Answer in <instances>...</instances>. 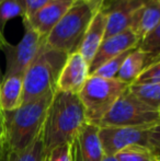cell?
I'll use <instances>...</instances> for the list:
<instances>
[{
    "label": "cell",
    "instance_id": "cell-1",
    "mask_svg": "<svg viewBox=\"0 0 160 161\" xmlns=\"http://www.w3.org/2000/svg\"><path fill=\"white\" fill-rule=\"evenodd\" d=\"M86 123L85 108L78 93L56 90L43 126L46 155L55 147L71 144Z\"/></svg>",
    "mask_w": 160,
    "mask_h": 161
},
{
    "label": "cell",
    "instance_id": "cell-2",
    "mask_svg": "<svg viewBox=\"0 0 160 161\" xmlns=\"http://www.w3.org/2000/svg\"><path fill=\"white\" fill-rule=\"evenodd\" d=\"M54 92L21 104L11 112H3L4 145L15 151L28 148L40 135L46 119Z\"/></svg>",
    "mask_w": 160,
    "mask_h": 161
},
{
    "label": "cell",
    "instance_id": "cell-3",
    "mask_svg": "<svg viewBox=\"0 0 160 161\" xmlns=\"http://www.w3.org/2000/svg\"><path fill=\"white\" fill-rule=\"evenodd\" d=\"M104 0H75L45 40L49 48L67 55L77 52L82 37Z\"/></svg>",
    "mask_w": 160,
    "mask_h": 161
},
{
    "label": "cell",
    "instance_id": "cell-4",
    "mask_svg": "<svg viewBox=\"0 0 160 161\" xmlns=\"http://www.w3.org/2000/svg\"><path fill=\"white\" fill-rule=\"evenodd\" d=\"M67 56V54L49 48L46 44L43 46L23 76L22 104L56 91V83Z\"/></svg>",
    "mask_w": 160,
    "mask_h": 161
},
{
    "label": "cell",
    "instance_id": "cell-5",
    "mask_svg": "<svg viewBox=\"0 0 160 161\" xmlns=\"http://www.w3.org/2000/svg\"><path fill=\"white\" fill-rule=\"evenodd\" d=\"M128 88L118 79L89 76L78 96L85 108L87 123L96 125Z\"/></svg>",
    "mask_w": 160,
    "mask_h": 161
},
{
    "label": "cell",
    "instance_id": "cell-6",
    "mask_svg": "<svg viewBox=\"0 0 160 161\" xmlns=\"http://www.w3.org/2000/svg\"><path fill=\"white\" fill-rule=\"evenodd\" d=\"M160 122V111L147 105L126 89L110 111L96 124L104 126H155Z\"/></svg>",
    "mask_w": 160,
    "mask_h": 161
},
{
    "label": "cell",
    "instance_id": "cell-7",
    "mask_svg": "<svg viewBox=\"0 0 160 161\" xmlns=\"http://www.w3.org/2000/svg\"><path fill=\"white\" fill-rule=\"evenodd\" d=\"M24 35L18 44L13 45L7 41L1 46L7 60L6 72L2 78L10 76H24L28 68L35 60L41 49L45 45L46 38L41 36L30 24L23 21Z\"/></svg>",
    "mask_w": 160,
    "mask_h": 161
},
{
    "label": "cell",
    "instance_id": "cell-8",
    "mask_svg": "<svg viewBox=\"0 0 160 161\" xmlns=\"http://www.w3.org/2000/svg\"><path fill=\"white\" fill-rule=\"evenodd\" d=\"M154 126L99 127V138L105 156H115L119 151L133 145L149 147V134Z\"/></svg>",
    "mask_w": 160,
    "mask_h": 161
},
{
    "label": "cell",
    "instance_id": "cell-9",
    "mask_svg": "<svg viewBox=\"0 0 160 161\" xmlns=\"http://www.w3.org/2000/svg\"><path fill=\"white\" fill-rule=\"evenodd\" d=\"M139 43H141V38L130 29H126L125 31L116 34V35L104 38L102 44L99 47L96 56L89 65L90 75L96 71L100 66L111 60L112 58L127 51L137 48Z\"/></svg>",
    "mask_w": 160,
    "mask_h": 161
},
{
    "label": "cell",
    "instance_id": "cell-10",
    "mask_svg": "<svg viewBox=\"0 0 160 161\" xmlns=\"http://www.w3.org/2000/svg\"><path fill=\"white\" fill-rule=\"evenodd\" d=\"M89 64L79 52H74L67 56V59L60 70L56 90L69 93H79L89 78Z\"/></svg>",
    "mask_w": 160,
    "mask_h": 161
},
{
    "label": "cell",
    "instance_id": "cell-11",
    "mask_svg": "<svg viewBox=\"0 0 160 161\" xmlns=\"http://www.w3.org/2000/svg\"><path fill=\"white\" fill-rule=\"evenodd\" d=\"M71 161H102L104 157L99 138V126L86 123L70 144Z\"/></svg>",
    "mask_w": 160,
    "mask_h": 161
},
{
    "label": "cell",
    "instance_id": "cell-12",
    "mask_svg": "<svg viewBox=\"0 0 160 161\" xmlns=\"http://www.w3.org/2000/svg\"><path fill=\"white\" fill-rule=\"evenodd\" d=\"M146 0H112L109 6L103 2L102 9L108 13V25L105 38L130 29L135 11Z\"/></svg>",
    "mask_w": 160,
    "mask_h": 161
},
{
    "label": "cell",
    "instance_id": "cell-13",
    "mask_svg": "<svg viewBox=\"0 0 160 161\" xmlns=\"http://www.w3.org/2000/svg\"><path fill=\"white\" fill-rule=\"evenodd\" d=\"M75 0H56L43 7L30 18L23 19L41 36L46 38L51 31L59 22Z\"/></svg>",
    "mask_w": 160,
    "mask_h": 161
},
{
    "label": "cell",
    "instance_id": "cell-14",
    "mask_svg": "<svg viewBox=\"0 0 160 161\" xmlns=\"http://www.w3.org/2000/svg\"><path fill=\"white\" fill-rule=\"evenodd\" d=\"M108 25V13L101 8V10L94 15L91 23L89 24L82 41L80 43V46L77 52H79L83 56L88 64L92 62L93 57L96 56L100 45L105 38Z\"/></svg>",
    "mask_w": 160,
    "mask_h": 161
},
{
    "label": "cell",
    "instance_id": "cell-15",
    "mask_svg": "<svg viewBox=\"0 0 160 161\" xmlns=\"http://www.w3.org/2000/svg\"><path fill=\"white\" fill-rule=\"evenodd\" d=\"M160 23V0H146L136 11L130 21V29L141 41Z\"/></svg>",
    "mask_w": 160,
    "mask_h": 161
},
{
    "label": "cell",
    "instance_id": "cell-16",
    "mask_svg": "<svg viewBox=\"0 0 160 161\" xmlns=\"http://www.w3.org/2000/svg\"><path fill=\"white\" fill-rule=\"evenodd\" d=\"M23 76H10L2 78L0 85V110L11 112L22 104Z\"/></svg>",
    "mask_w": 160,
    "mask_h": 161
},
{
    "label": "cell",
    "instance_id": "cell-17",
    "mask_svg": "<svg viewBox=\"0 0 160 161\" xmlns=\"http://www.w3.org/2000/svg\"><path fill=\"white\" fill-rule=\"evenodd\" d=\"M150 63L152 59L148 57L147 54L141 52L139 48L133 49L123 62L115 79L128 86L132 85Z\"/></svg>",
    "mask_w": 160,
    "mask_h": 161
},
{
    "label": "cell",
    "instance_id": "cell-18",
    "mask_svg": "<svg viewBox=\"0 0 160 161\" xmlns=\"http://www.w3.org/2000/svg\"><path fill=\"white\" fill-rule=\"evenodd\" d=\"M45 158L46 151L43 139V129L34 142L23 150H12L4 144L0 149V161H44Z\"/></svg>",
    "mask_w": 160,
    "mask_h": 161
},
{
    "label": "cell",
    "instance_id": "cell-19",
    "mask_svg": "<svg viewBox=\"0 0 160 161\" xmlns=\"http://www.w3.org/2000/svg\"><path fill=\"white\" fill-rule=\"evenodd\" d=\"M128 91L154 108H160V83H132Z\"/></svg>",
    "mask_w": 160,
    "mask_h": 161
},
{
    "label": "cell",
    "instance_id": "cell-20",
    "mask_svg": "<svg viewBox=\"0 0 160 161\" xmlns=\"http://www.w3.org/2000/svg\"><path fill=\"white\" fill-rule=\"evenodd\" d=\"M26 17L24 0H0V36L4 37L6 24L15 18Z\"/></svg>",
    "mask_w": 160,
    "mask_h": 161
},
{
    "label": "cell",
    "instance_id": "cell-21",
    "mask_svg": "<svg viewBox=\"0 0 160 161\" xmlns=\"http://www.w3.org/2000/svg\"><path fill=\"white\" fill-rule=\"evenodd\" d=\"M114 157L118 161H156V156L149 147L133 145L119 151Z\"/></svg>",
    "mask_w": 160,
    "mask_h": 161
},
{
    "label": "cell",
    "instance_id": "cell-22",
    "mask_svg": "<svg viewBox=\"0 0 160 161\" xmlns=\"http://www.w3.org/2000/svg\"><path fill=\"white\" fill-rule=\"evenodd\" d=\"M152 60L160 57V23L141 41L138 47Z\"/></svg>",
    "mask_w": 160,
    "mask_h": 161
},
{
    "label": "cell",
    "instance_id": "cell-23",
    "mask_svg": "<svg viewBox=\"0 0 160 161\" xmlns=\"http://www.w3.org/2000/svg\"><path fill=\"white\" fill-rule=\"evenodd\" d=\"M132 51H127V52H125V53L121 54V55L116 56V57L112 58L111 60H109V62H107L105 64L100 66V67L94 72H92L90 76H97V77H101V78H107V79H114L116 77V75H118L119 70L121 69V66L123 64V62L125 60V58L127 57V55Z\"/></svg>",
    "mask_w": 160,
    "mask_h": 161
},
{
    "label": "cell",
    "instance_id": "cell-24",
    "mask_svg": "<svg viewBox=\"0 0 160 161\" xmlns=\"http://www.w3.org/2000/svg\"><path fill=\"white\" fill-rule=\"evenodd\" d=\"M133 83H160V57L152 60Z\"/></svg>",
    "mask_w": 160,
    "mask_h": 161
},
{
    "label": "cell",
    "instance_id": "cell-25",
    "mask_svg": "<svg viewBox=\"0 0 160 161\" xmlns=\"http://www.w3.org/2000/svg\"><path fill=\"white\" fill-rule=\"evenodd\" d=\"M47 161H71L70 144H64L53 148L46 155Z\"/></svg>",
    "mask_w": 160,
    "mask_h": 161
},
{
    "label": "cell",
    "instance_id": "cell-26",
    "mask_svg": "<svg viewBox=\"0 0 160 161\" xmlns=\"http://www.w3.org/2000/svg\"><path fill=\"white\" fill-rule=\"evenodd\" d=\"M149 148L152 150L155 156L160 155V122L150 129Z\"/></svg>",
    "mask_w": 160,
    "mask_h": 161
},
{
    "label": "cell",
    "instance_id": "cell-27",
    "mask_svg": "<svg viewBox=\"0 0 160 161\" xmlns=\"http://www.w3.org/2000/svg\"><path fill=\"white\" fill-rule=\"evenodd\" d=\"M56 0H24L25 2V8H26V18H30L31 15L34 14L36 11H39L40 9H42L43 7L47 6L51 2H54Z\"/></svg>",
    "mask_w": 160,
    "mask_h": 161
},
{
    "label": "cell",
    "instance_id": "cell-28",
    "mask_svg": "<svg viewBox=\"0 0 160 161\" xmlns=\"http://www.w3.org/2000/svg\"><path fill=\"white\" fill-rule=\"evenodd\" d=\"M4 144V116L3 112L0 110V149Z\"/></svg>",
    "mask_w": 160,
    "mask_h": 161
},
{
    "label": "cell",
    "instance_id": "cell-29",
    "mask_svg": "<svg viewBox=\"0 0 160 161\" xmlns=\"http://www.w3.org/2000/svg\"><path fill=\"white\" fill-rule=\"evenodd\" d=\"M102 161H118V159L114 156H104Z\"/></svg>",
    "mask_w": 160,
    "mask_h": 161
},
{
    "label": "cell",
    "instance_id": "cell-30",
    "mask_svg": "<svg viewBox=\"0 0 160 161\" xmlns=\"http://www.w3.org/2000/svg\"><path fill=\"white\" fill-rule=\"evenodd\" d=\"M7 42V40L4 37H2V36H0V48H1V46L4 44V43Z\"/></svg>",
    "mask_w": 160,
    "mask_h": 161
},
{
    "label": "cell",
    "instance_id": "cell-31",
    "mask_svg": "<svg viewBox=\"0 0 160 161\" xmlns=\"http://www.w3.org/2000/svg\"><path fill=\"white\" fill-rule=\"evenodd\" d=\"M1 81H2V77H1V74H0V85H1Z\"/></svg>",
    "mask_w": 160,
    "mask_h": 161
},
{
    "label": "cell",
    "instance_id": "cell-32",
    "mask_svg": "<svg viewBox=\"0 0 160 161\" xmlns=\"http://www.w3.org/2000/svg\"><path fill=\"white\" fill-rule=\"evenodd\" d=\"M156 158H157V159H158V160H160V155H158V156H156Z\"/></svg>",
    "mask_w": 160,
    "mask_h": 161
},
{
    "label": "cell",
    "instance_id": "cell-33",
    "mask_svg": "<svg viewBox=\"0 0 160 161\" xmlns=\"http://www.w3.org/2000/svg\"><path fill=\"white\" fill-rule=\"evenodd\" d=\"M85 1H92V0H85Z\"/></svg>",
    "mask_w": 160,
    "mask_h": 161
},
{
    "label": "cell",
    "instance_id": "cell-34",
    "mask_svg": "<svg viewBox=\"0 0 160 161\" xmlns=\"http://www.w3.org/2000/svg\"><path fill=\"white\" fill-rule=\"evenodd\" d=\"M156 161H160V160H158V159H157V158H156Z\"/></svg>",
    "mask_w": 160,
    "mask_h": 161
},
{
    "label": "cell",
    "instance_id": "cell-35",
    "mask_svg": "<svg viewBox=\"0 0 160 161\" xmlns=\"http://www.w3.org/2000/svg\"><path fill=\"white\" fill-rule=\"evenodd\" d=\"M44 161H47V159H46V158H45V160Z\"/></svg>",
    "mask_w": 160,
    "mask_h": 161
},
{
    "label": "cell",
    "instance_id": "cell-36",
    "mask_svg": "<svg viewBox=\"0 0 160 161\" xmlns=\"http://www.w3.org/2000/svg\"><path fill=\"white\" fill-rule=\"evenodd\" d=\"M159 111H160V108H159Z\"/></svg>",
    "mask_w": 160,
    "mask_h": 161
}]
</instances>
